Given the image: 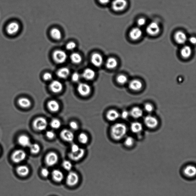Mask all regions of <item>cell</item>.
Listing matches in <instances>:
<instances>
[{
	"label": "cell",
	"mask_w": 196,
	"mask_h": 196,
	"mask_svg": "<svg viewBox=\"0 0 196 196\" xmlns=\"http://www.w3.org/2000/svg\"><path fill=\"white\" fill-rule=\"evenodd\" d=\"M189 41L191 43L195 44L196 43V40L195 37H192L189 39Z\"/></svg>",
	"instance_id": "f907efd6"
},
{
	"label": "cell",
	"mask_w": 196,
	"mask_h": 196,
	"mask_svg": "<svg viewBox=\"0 0 196 196\" xmlns=\"http://www.w3.org/2000/svg\"><path fill=\"white\" fill-rule=\"evenodd\" d=\"M76 45L74 42H70L66 45V48L68 50H72L76 48Z\"/></svg>",
	"instance_id": "60d3db41"
},
{
	"label": "cell",
	"mask_w": 196,
	"mask_h": 196,
	"mask_svg": "<svg viewBox=\"0 0 196 196\" xmlns=\"http://www.w3.org/2000/svg\"><path fill=\"white\" fill-rule=\"evenodd\" d=\"M70 59L74 63L79 64L82 62V58L79 53H74L70 55Z\"/></svg>",
	"instance_id": "d6a6232c"
},
{
	"label": "cell",
	"mask_w": 196,
	"mask_h": 196,
	"mask_svg": "<svg viewBox=\"0 0 196 196\" xmlns=\"http://www.w3.org/2000/svg\"><path fill=\"white\" fill-rule=\"evenodd\" d=\"M192 53V50L190 46H185L181 49L180 53L182 56L184 58H187L191 56Z\"/></svg>",
	"instance_id": "f546056e"
},
{
	"label": "cell",
	"mask_w": 196,
	"mask_h": 196,
	"mask_svg": "<svg viewBox=\"0 0 196 196\" xmlns=\"http://www.w3.org/2000/svg\"><path fill=\"white\" fill-rule=\"evenodd\" d=\"M43 78L45 81H49L52 78V75L49 73H45L43 75Z\"/></svg>",
	"instance_id": "f6af8a7d"
},
{
	"label": "cell",
	"mask_w": 196,
	"mask_h": 196,
	"mask_svg": "<svg viewBox=\"0 0 196 196\" xmlns=\"http://www.w3.org/2000/svg\"><path fill=\"white\" fill-rule=\"evenodd\" d=\"M120 114L115 110L112 109L109 110L106 114V118L110 121L117 120L120 117Z\"/></svg>",
	"instance_id": "7402d4cb"
},
{
	"label": "cell",
	"mask_w": 196,
	"mask_h": 196,
	"mask_svg": "<svg viewBox=\"0 0 196 196\" xmlns=\"http://www.w3.org/2000/svg\"><path fill=\"white\" fill-rule=\"evenodd\" d=\"M142 31L138 27H135L131 30L130 32L129 36L132 40H138L142 37Z\"/></svg>",
	"instance_id": "ffe728a7"
},
{
	"label": "cell",
	"mask_w": 196,
	"mask_h": 196,
	"mask_svg": "<svg viewBox=\"0 0 196 196\" xmlns=\"http://www.w3.org/2000/svg\"><path fill=\"white\" fill-rule=\"evenodd\" d=\"M62 166L65 170L67 171H70L71 170L73 165L71 162L69 161H63L62 164Z\"/></svg>",
	"instance_id": "f35d334b"
},
{
	"label": "cell",
	"mask_w": 196,
	"mask_h": 196,
	"mask_svg": "<svg viewBox=\"0 0 196 196\" xmlns=\"http://www.w3.org/2000/svg\"><path fill=\"white\" fill-rule=\"evenodd\" d=\"M29 147L31 153L33 154H37L40 151V146L38 144L36 143L31 144Z\"/></svg>",
	"instance_id": "836d02e7"
},
{
	"label": "cell",
	"mask_w": 196,
	"mask_h": 196,
	"mask_svg": "<svg viewBox=\"0 0 196 196\" xmlns=\"http://www.w3.org/2000/svg\"><path fill=\"white\" fill-rule=\"evenodd\" d=\"M98 1L102 4H106L109 2L110 0H98Z\"/></svg>",
	"instance_id": "816d5d0a"
},
{
	"label": "cell",
	"mask_w": 196,
	"mask_h": 196,
	"mask_svg": "<svg viewBox=\"0 0 196 196\" xmlns=\"http://www.w3.org/2000/svg\"><path fill=\"white\" fill-rule=\"evenodd\" d=\"M53 58L57 63L62 64L65 62L67 58L66 53L61 50H57L54 52Z\"/></svg>",
	"instance_id": "5b68a950"
},
{
	"label": "cell",
	"mask_w": 196,
	"mask_h": 196,
	"mask_svg": "<svg viewBox=\"0 0 196 196\" xmlns=\"http://www.w3.org/2000/svg\"><path fill=\"white\" fill-rule=\"evenodd\" d=\"M146 23V20L144 18H140L138 20V25L139 26H143L145 25Z\"/></svg>",
	"instance_id": "c3c4849f"
},
{
	"label": "cell",
	"mask_w": 196,
	"mask_h": 196,
	"mask_svg": "<svg viewBox=\"0 0 196 196\" xmlns=\"http://www.w3.org/2000/svg\"><path fill=\"white\" fill-rule=\"evenodd\" d=\"M95 72L90 68L86 69L83 72L82 76L87 80H92L95 77Z\"/></svg>",
	"instance_id": "cb8c5ba5"
},
{
	"label": "cell",
	"mask_w": 196,
	"mask_h": 196,
	"mask_svg": "<svg viewBox=\"0 0 196 196\" xmlns=\"http://www.w3.org/2000/svg\"><path fill=\"white\" fill-rule=\"evenodd\" d=\"M91 61L95 67L101 66L103 62V58L101 55L98 53H95L92 55Z\"/></svg>",
	"instance_id": "5bb4252c"
},
{
	"label": "cell",
	"mask_w": 196,
	"mask_h": 196,
	"mask_svg": "<svg viewBox=\"0 0 196 196\" xmlns=\"http://www.w3.org/2000/svg\"><path fill=\"white\" fill-rule=\"evenodd\" d=\"M80 78V76L79 73H74L73 74L72 76V81L74 82H77L79 81Z\"/></svg>",
	"instance_id": "b9f144b4"
},
{
	"label": "cell",
	"mask_w": 196,
	"mask_h": 196,
	"mask_svg": "<svg viewBox=\"0 0 196 196\" xmlns=\"http://www.w3.org/2000/svg\"><path fill=\"white\" fill-rule=\"evenodd\" d=\"M79 177L77 174L73 172H70L67 175L66 183L69 186H74L79 182Z\"/></svg>",
	"instance_id": "9c48e42d"
},
{
	"label": "cell",
	"mask_w": 196,
	"mask_h": 196,
	"mask_svg": "<svg viewBox=\"0 0 196 196\" xmlns=\"http://www.w3.org/2000/svg\"><path fill=\"white\" fill-rule=\"evenodd\" d=\"M34 129L38 131L44 130L48 126V122L44 118H37L34 120L33 124Z\"/></svg>",
	"instance_id": "7a4b0ae2"
},
{
	"label": "cell",
	"mask_w": 196,
	"mask_h": 196,
	"mask_svg": "<svg viewBox=\"0 0 196 196\" xmlns=\"http://www.w3.org/2000/svg\"><path fill=\"white\" fill-rule=\"evenodd\" d=\"M130 114L133 118L139 119L143 116V112L141 108L135 106L131 109Z\"/></svg>",
	"instance_id": "44dd1931"
},
{
	"label": "cell",
	"mask_w": 196,
	"mask_h": 196,
	"mask_svg": "<svg viewBox=\"0 0 196 196\" xmlns=\"http://www.w3.org/2000/svg\"><path fill=\"white\" fill-rule=\"evenodd\" d=\"M47 106L49 110L53 112H57L60 109L59 103L55 100H50L48 102Z\"/></svg>",
	"instance_id": "484cf974"
},
{
	"label": "cell",
	"mask_w": 196,
	"mask_h": 196,
	"mask_svg": "<svg viewBox=\"0 0 196 196\" xmlns=\"http://www.w3.org/2000/svg\"><path fill=\"white\" fill-rule=\"evenodd\" d=\"M18 142L19 145L23 147H29L31 144L30 138L25 134H22L19 136Z\"/></svg>",
	"instance_id": "d6986e66"
},
{
	"label": "cell",
	"mask_w": 196,
	"mask_h": 196,
	"mask_svg": "<svg viewBox=\"0 0 196 196\" xmlns=\"http://www.w3.org/2000/svg\"><path fill=\"white\" fill-rule=\"evenodd\" d=\"M85 153V151L84 149L80 148L77 152L75 153L70 152L69 154V157L70 159L74 161H78L83 157Z\"/></svg>",
	"instance_id": "9a60e30c"
},
{
	"label": "cell",
	"mask_w": 196,
	"mask_h": 196,
	"mask_svg": "<svg viewBox=\"0 0 196 196\" xmlns=\"http://www.w3.org/2000/svg\"><path fill=\"white\" fill-rule=\"evenodd\" d=\"M53 179L54 181L60 182L63 180L64 177L63 174L60 170L55 169L52 173Z\"/></svg>",
	"instance_id": "4316f807"
},
{
	"label": "cell",
	"mask_w": 196,
	"mask_h": 196,
	"mask_svg": "<svg viewBox=\"0 0 196 196\" xmlns=\"http://www.w3.org/2000/svg\"><path fill=\"white\" fill-rule=\"evenodd\" d=\"M144 108H145V110L148 113L152 112L154 110L153 105L150 103H147L145 104V106H144Z\"/></svg>",
	"instance_id": "ab89813d"
},
{
	"label": "cell",
	"mask_w": 196,
	"mask_h": 196,
	"mask_svg": "<svg viewBox=\"0 0 196 196\" xmlns=\"http://www.w3.org/2000/svg\"><path fill=\"white\" fill-rule=\"evenodd\" d=\"M78 139L80 142L83 144H86L88 142V137L87 135L84 133H81L79 135Z\"/></svg>",
	"instance_id": "8d00e7d4"
},
{
	"label": "cell",
	"mask_w": 196,
	"mask_h": 196,
	"mask_svg": "<svg viewBox=\"0 0 196 196\" xmlns=\"http://www.w3.org/2000/svg\"><path fill=\"white\" fill-rule=\"evenodd\" d=\"M80 147L79 146L76 145V144H73L72 145L71 147V152L72 153H75V152H77L79 150Z\"/></svg>",
	"instance_id": "7dc6e473"
},
{
	"label": "cell",
	"mask_w": 196,
	"mask_h": 196,
	"mask_svg": "<svg viewBox=\"0 0 196 196\" xmlns=\"http://www.w3.org/2000/svg\"><path fill=\"white\" fill-rule=\"evenodd\" d=\"M61 138L66 142H71L74 139V133L71 131L67 129H64L60 133Z\"/></svg>",
	"instance_id": "4fadbf2b"
},
{
	"label": "cell",
	"mask_w": 196,
	"mask_h": 196,
	"mask_svg": "<svg viewBox=\"0 0 196 196\" xmlns=\"http://www.w3.org/2000/svg\"><path fill=\"white\" fill-rule=\"evenodd\" d=\"M20 30L19 24L17 22L13 21L9 23L6 27V32L9 35L16 34Z\"/></svg>",
	"instance_id": "277c9868"
},
{
	"label": "cell",
	"mask_w": 196,
	"mask_h": 196,
	"mask_svg": "<svg viewBox=\"0 0 196 196\" xmlns=\"http://www.w3.org/2000/svg\"><path fill=\"white\" fill-rule=\"evenodd\" d=\"M51 37L56 40H59L62 38V32L56 28H54L50 32Z\"/></svg>",
	"instance_id": "1f68e13d"
},
{
	"label": "cell",
	"mask_w": 196,
	"mask_h": 196,
	"mask_svg": "<svg viewBox=\"0 0 196 196\" xmlns=\"http://www.w3.org/2000/svg\"><path fill=\"white\" fill-rule=\"evenodd\" d=\"M129 115L130 113L129 112H128L127 111L124 110L122 113L121 114V117H122V119H126L128 118Z\"/></svg>",
	"instance_id": "681fc988"
},
{
	"label": "cell",
	"mask_w": 196,
	"mask_h": 196,
	"mask_svg": "<svg viewBox=\"0 0 196 196\" xmlns=\"http://www.w3.org/2000/svg\"><path fill=\"white\" fill-rule=\"evenodd\" d=\"M70 128L74 130H76L79 128V125L77 122L74 121L70 122Z\"/></svg>",
	"instance_id": "7bdbcfd3"
},
{
	"label": "cell",
	"mask_w": 196,
	"mask_h": 196,
	"mask_svg": "<svg viewBox=\"0 0 196 196\" xmlns=\"http://www.w3.org/2000/svg\"><path fill=\"white\" fill-rule=\"evenodd\" d=\"M129 87L131 90L139 91L142 89L143 84L140 81L137 79L133 80L129 83Z\"/></svg>",
	"instance_id": "e0dca14e"
},
{
	"label": "cell",
	"mask_w": 196,
	"mask_h": 196,
	"mask_svg": "<svg viewBox=\"0 0 196 196\" xmlns=\"http://www.w3.org/2000/svg\"><path fill=\"white\" fill-rule=\"evenodd\" d=\"M41 173L42 175H43V177H45V178H47V177L49 176L50 172L48 169L44 168H43L42 169Z\"/></svg>",
	"instance_id": "ee69618b"
},
{
	"label": "cell",
	"mask_w": 196,
	"mask_h": 196,
	"mask_svg": "<svg viewBox=\"0 0 196 196\" xmlns=\"http://www.w3.org/2000/svg\"><path fill=\"white\" fill-rule=\"evenodd\" d=\"M118 62L117 60L114 58H110L107 59L106 63V67L108 69L112 70L117 66Z\"/></svg>",
	"instance_id": "4dcf8cb0"
},
{
	"label": "cell",
	"mask_w": 196,
	"mask_h": 196,
	"mask_svg": "<svg viewBox=\"0 0 196 196\" xmlns=\"http://www.w3.org/2000/svg\"><path fill=\"white\" fill-rule=\"evenodd\" d=\"M146 32L149 35L155 36L159 34L160 27L158 23L153 22L147 26L146 29Z\"/></svg>",
	"instance_id": "7c38bea8"
},
{
	"label": "cell",
	"mask_w": 196,
	"mask_h": 196,
	"mask_svg": "<svg viewBox=\"0 0 196 196\" xmlns=\"http://www.w3.org/2000/svg\"><path fill=\"white\" fill-rule=\"evenodd\" d=\"M130 129L133 133L138 134L142 130L143 126L142 124L139 122H134L131 124Z\"/></svg>",
	"instance_id": "d4e9b609"
},
{
	"label": "cell",
	"mask_w": 196,
	"mask_h": 196,
	"mask_svg": "<svg viewBox=\"0 0 196 196\" xmlns=\"http://www.w3.org/2000/svg\"><path fill=\"white\" fill-rule=\"evenodd\" d=\"M46 136L47 137L50 139H52L54 138L55 136V133L52 131H48L46 132Z\"/></svg>",
	"instance_id": "bcb514c9"
},
{
	"label": "cell",
	"mask_w": 196,
	"mask_h": 196,
	"mask_svg": "<svg viewBox=\"0 0 196 196\" xmlns=\"http://www.w3.org/2000/svg\"><path fill=\"white\" fill-rule=\"evenodd\" d=\"M134 139L131 136H128L125 139L124 144L126 147H131L134 144Z\"/></svg>",
	"instance_id": "74e56055"
},
{
	"label": "cell",
	"mask_w": 196,
	"mask_h": 196,
	"mask_svg": "<svg viewBox=\"0 0 196 196\" xmlns=\"http://www.w3.org/2000/svg\"><path fill=\"white\" fill-rule=\"evenodd\" d=\"M50 126L54 129H58L61 126L60 121L57 118L53 119L50 123Z\"/></svg>",
	"instance_id": "d590c367"
},
{
	"label": "cell",
	"mask_w": 196,
	"mask_h": 196,
	"mask_svg": "<svg viewBox=\"0 0 196 196\" xmlns=\"http://www.w3.org/2000/svg\"><path fill=\"white\" fill-rule=\"evenodd\" d=\"M174 39L177 43L179 44H183L187 40V37L184 32L182 31H178L175 33Z\"/></svg>",
	"instance_id": "ac0fdd59"
},
{
	"label": "cell",
	"mask_w": 196,
	"mask_h": 196,
	"mask_svg": "<svg viewBox=\"0 0 196 196\" xmlns=\"http://www.w3.org/2000/svg\"><path fill=\"white\" fill-rule=\"evenodd\" d=\"M16 172L18 175L22 177H26L29 174L30 169L27 166L21 165L16 169Z\"/></svg>",
	"instance_id": "603a6c76"
},
{
	"label": "cell",
	"mask_w": 196,
	"mask_h": 196,
	"mask_svg": "<svg viewBox=\"0 0 196 196\" xmlns=\"http://www.w3.org/2000/svg\"><path fill=\"white\" fill-rule=\"evenodd\" d=\"M117 81L119 84L124 85L126 84L128 82V79L125 75L121 74L117 76Z\"/></svg>",
	"instance_id": "e575fe53"
},
{
	"label": "cell",
	"mask_w": 196,
	"mask_h": 196,
	"mask_svg": "<svg viewBox=\"0 0 196 196\" xmlns=\"http://www.w3.org/2000/svg\"><path fill=\"white\" fill-rule=\"evenodd\" d=\"M144 121L146 126L150 129L156 128L159 124L157 118L151 115L146 116Z\"/></svg>",
	"instance_id": "52a82bcc"
},
{
	"label": "cell",
	"mask_w": 196,
	"mask_h": 196,
	"mask_svg": "<svg viewBox=\"0 0 196 196\" xmlns=\"http://www.w3.org/2000/svg\"><path fill=\"white\" fill-rule=\"evenodd\" d=\"M70 70L67 67H62L58 70L57 74L58 76L62 79H66L69 76Z\"/></svg>",
	"instance_id": "f1b7e54d"
},
{
	"label": "cell",
	"mask_w": 196,
	"mask_h": 196,
	"mask_svg": "<svg viewBox=\"0 0 196 196\" xmlns=\"http://www.w3.org/2000/svg\"><path fill=\"white\" fill-rule=\"evenodd\" d=\"M18 103L20 107L24 109H27L31 106L30 100L26 98H22L19 99Z\"/></svg>",
	"instance_id": "83f0119b"
},
{
	"label": "cell",
	"mask_w": 196,
	"mask_h": 196,
	"mask_svg": "<svg viewBox=\"0 0 196 196\" xmlns=\"http://www.w3.org/2000/svg\"><path fill=\"white\" fill-rule=\"evenodd\" d=\"M127 132V128L125 124L116 123L111 129V136L114 140H120L123 138Z\"/></svg>",
	"instance_id": "6da1fadb"
},
{
	"label": "cell",
	"mask_w": 196,
	"mask_h": 196,
	"mask_svg": "<svg viewBox=\"0 0 196 196\" xmlns=\"http://www.w3.org/2000/svg\"><path fill=\"white\" fill-rule=\"evenodd\" d=\"M26 152L21 150H15L12 153L11 159L13 162L16 163L22 162L26 158Z\"/></svg>",
	"instance_id": "3957f363"
},
{
	"label": "cell",
	"mask_w": 196,
	"mask_h": 196,
	"mask_svg": "<svg viewBox=\"0 0 196 196\" xmlns=\"http://www.w3.org/2000/svg\"><path fill=\"white\" fill-rule=\"evenodd\" d=\"M182 173L184 176L186 178H194L196 174L195 166L192 164H189L185 166L182 170Z\"/></svg>",
	"instance_id": "8992f818"
},
{
	"label": "cell",
	"mask_w": 196,
	"mask_h": 196,
	"mask_svg": "<svg viewBox=\"0 0 196 196\" xmlns=\"http://www.w3.org/2000/svg\"><path fill=\"white\" fill-rule=\"evenodd\" d=\"M50 87L52 91L54 93H59L63 89L62 83L56 80L53 81L50 84Z\"/></svg>",
	"instance_id": "2e32d148"
},
{
	"label": "cell",
	"mask_w": 196,
	"mask_h": 196,
	"mask_svg": "<svg viewBox=\"0 0 196 196\" xmlns=\"http://www.w3.org/2000/svg\"><path fill=\"white\" fill-rule=\"evenodd\" d=\"M77 89L79 93L82 96H87L91 91L90 86L86 83H80L78 85Z\"/></svg>",
	"instance_id": "8fae6325"
},
{
	"label": "cell",
	"mask_w": 196,
	"mask_h": 196,
	"mask_svg": "<svg viewBox=\"0 0 196 196\" xmlns=\"http://www.w3.org/2000/svg\"><path fill=\"white\" fill-rule=\"evenodd\" d=\"M127 5V2L126 0H114L112 4L113 9L116 12L123 10L126 7Z\"/></svg>",
	"instance_id": "ba28073f"
},
{
	"label": "cell",
	"mask_w": 196,
	"mask_h": 196,
	"mask_svg": "<svg viewBox=\"0 0 196 196\" xmlns=\"http://www.w3.org/2000/svg\"><path fill=\"white\" fill-rule=\"evenodd\" d=\"M58 161V156L54 152H51L48 153L45 158V162L47 165L52 166L57 163Z\"/></svg>",
	"instance_id": "30bf717a"
}]
</instances>
